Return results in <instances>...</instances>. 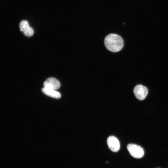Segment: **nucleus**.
I'll use <instances>...</instances> for the list:
<instances>
[{"instance_id": "nucleus-1", "label": "nucleus", "mask_w": 168, "mask_h": 168, "mask_svg": "<svg viewBox=\"0 0 168 168\" xmlns=\"http://www.w3.org/2000/svg\"><path fill=\"white\" fill-rule=\"evenodd\" d=\"M104 44L109 50L113 52H116L122 49L124 42L122 38L119 35L110 34L105 37Z\"/></svg>"}, {"instance_id": "nucleus-2", "label": "nucleus", "mask_w": 168, "mask_h": 168, "mask_svg": "<svg viewBox=\"0 0 168 168\" xmlns=\"http://www.w3.org/2000/svg\"><path fill=\"white\" fill-rule=\"evenodd\" d=\"M127 149L131 156L135 158H140L144 156V150L139 146L129 144L127 145Z\"/></svg>"}, {"instance_id": "nucleus-3", "label": "nucleus", "mask_w": 168, "mask_h": 168, "mask_svg": "<svg viewBox=\"0 0 168 168\" xmlns=\"http://www.w3.org/2000/svg\"><path fill=\"white\" fill-rule=\"evenodd\" d=\"M133 91L135 96L139 100L144 99L148 93L147 88L141 85L136 86L133 89Z\"/></svg>"}, {"instance_id": "nucleus-4", "label": "nucleus", "mask_w": 168, "mask_h": 168, "mask_svg": "<svg viewBox=\"0 0 168 168\" xmlns=\"http://www.w3.org/2000/svg\"><path fill=\"white\" fill-rule=\"evenodd\" d=\"M107 144L109 148L113 152H117L120 149L119 142L118 139L114 136H110L108 138Z\"/></svg>"}, {"instance_id": "nucleus-5", "label": "nucleus", "mask_w": 168, "mask_h": 168, "mask_svg": "<svg viewBox=\"0 0 168 168\" xmlns=\"http://www.w3.org/2000/svg\"><path fill=\"white\" fill-rule=\"evenodd\" d=\"M44 87L56 90L58 89L60 86L59 82L54 77H50L47 79L43 83Z\"/></svg>"}, {"instance_id": "nucleus-6", "label": "nucleus", "mask_w": 168, "mask_h": 168, "mask_svg": "<svg viewBox=\"0 0 168 168\" xmlns=\"http://www.w3.org/2000/svg\"><path fill=\"white\" fill-rule=\"evenodd\" d=\"M20 30L28 37L31 36L34 34L33 29L30 26L28 22L26 20L21 21L19 24Z\"/></svg>"}, {"instance_id": "nucleus-7", "label": "nucleus", "mask_w": 168, "mask_h": 168, "mask_svg": "<svg viewBox=\"0 0 168 168\" xmlns=\"http://www.w3.org/2000/svg\"><path fill=\"white\" fill-rule=\"evenodd\" d=\"M42 92L46 95L56 99H59L61 97L60 94L56 90L44 87L42 89Z\"/></svg>"}]
</instances>
